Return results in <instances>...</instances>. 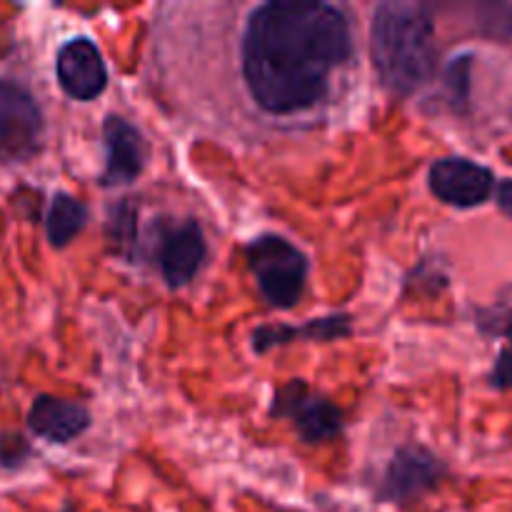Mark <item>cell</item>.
<instances>
[{
	"label": "cell",
	"mask_w": 512,
	"mask_h": 512,
	"mask_svg": "<svg viewBox=\"0 0 512 512\" xmlns=\"http://www.w3.org/2000/svg\"><path fill=\"white\" fill-rule=\"evenodd\" d=\"M353 58L350 23L328 3H265L250 13L240 70L250 98L278 118L310 113L328 100L333 78Z\"/></svg>",
	"instance_id": "obj_1"
},
{
	"label": "cell",
	"mask_w": 512,
	"mask_h": 512,
	"mask_svg": "<svg viewBox=\"0 0 512 512\" xmlns=\"http://www.w3.org/2000/svg\"><path fill=\"white\" fill-rule=\"evenodd\" d=\"M370 53L380 83L395 95L423 88L435 73L438 45L430 5L383 3L370 23Z\"/></svg>",
	"instance_id": "obj_2"
},
{
	"label": "cell",
	"mask_w": 512,
	"mask_h": 512,
	"mask_svg": "<svg viewBox=\"0 0 512 512\" xmlns=\"http://www.w3.org/2000/svg\"><path fill=\"white\" fill-rule=\"evenodd\" d=\"M248 265L260 295L273 308L288 310L303 298L308 258L280 235H260L248 245Z\"/></svg>",
	"instance_id": "obj_3"
},
{
	"label": "cell",
	"mask_w": 512,
	"mask_h": 512,
	"mask_svg": "<svg viewBox=\"0 0 512 512\" xmlns=\"http://www.w3.org/2000/svg\"><path fill=\"white\" fill-rule=\"evenodd\" d=\"M43 140V113L33 95L13 80H0V160L23 163Z\"/></svg>",
	"instance_id": "obj_4"
},
{
	"label": "cell",
	"mask_w": 512,
	"mask_h": 512,
	"mask_svg": "<svg viewBox=\"0 0 512 512\" xmlns=\"http://www.w3.org/2000/svg\"><path fill=\"white\" fill-rule=\"evenodd\" d=\"M273 418H285L295 425L305 443H325L343 430V413L325 395L315 393L303 380H290L278 388L270 408Z\"/></svg>",
	"instance_id": "obj_5"
},
{
	"label": "cell",
	"mask_w": 512,
	"mask_h": 512,
	"mask_svg": "<svg viewBox=\"0 0 512 512\" xmlns=\"http://www.w3.org/2000/svg\"><path fill=\"white\" fill-rule=\"evenodd\" d=\"M208 255L203 230L198 220H165L158 228V243H155V263L160 275L170 288H183L198 275Z\"/></svg>",
	"instance_id": "obj_6"
},
{
	"label": "cell",
	"mask_w": 512,
	"mask_h": 512,
	"mask_svg": "<svg viewBox=\"0 0 512 512\" xmlns=\"http://www.w3.org/2000/svg\"><path fill=\"white\" fill-rule=\"evenodd\" d=\"M430 190L455 208H475L493 193V173L473 160L445 158L430 168Z\"/></svg>",
	"instance_id": "obj_7"
},
{
	"label": "cell",
	"mask_w": 512,
	"mask_h": 512,
	"mask_svg": "<svg viewBox=\"0 0 512 512\" xmlns=\"http://www.w3.org/2000/svg\"><path fill=\"white\" fill-rule=\"evenodd\" d=\"M443 475V465L435 455L420 445H405L390 460L388 470L380 485V498L393 500V503H408L428 493Z\"/></svg>",
	"instance_id": "obj_8"
},
{
	"label": "cell",
	"mask_w": 512,
	"mask_h": 512,
	"mask_svg": "<svg viewBox=\"0 0 512 512\" xmlns=\"http://www.w3.org/2000/svg\"><path fill=\"white\" fill-rule=\"evenodd\" d=\"M55 73H58L60 88L75 100L98 98L108 85L103 55L88 38H75L60 48Z\"/></svg>",
	"instance_id": "obj_9"
},
{
	"label": "cell",
	"mask_w": 512,
	"mask_h": 512,
	"mask_svg": "<svg viewBox=\"0 0 512 512\" xmlns=\"http://www.w3.org/2000/svg\"><path fill=\"white\" fill-rule=\"evenodd\" d=\"M103 138L105 148H108V165H105L100 183L108 188L133 183L145 168L143 135L120 115H108L103 123Z\"/></svg>",
	"instance_id": "obj_10"
},
{
	"label": "cell",
	"mask_w": 512,
	"mask_h": 512,
	"mask_svg": "<svg viewBox=\"0 0 512 512\" xmlns=\"http://www.w3.org/2000/svg\"><path fill=\"white\" fill-rule=\"evenodd\" d=\"M28 425L35 435L50 443H70L90 428V413L75 400L40 395L30 408Z\"/></svg>",
	"instance_id": "obj_11"
},
{
	"label": "cell",
	"mask_w": 512,
	"mask_h": 512,
	"mask_svg": "<svg viewBox=\"0 0 512 512\" xmlns=\"http://www.w3.org/2000/svg\"><path fill=\"white\" fill-rule=\"evenodd\" d=\"M350 335V315H328V318L310 320L303 328H290V325H263L253 333V348L258 353L275 348V345L293 343V340L305 338V340H320V343H328V340H338Z\"/></svg>",
	"instance_id": "obj_12"
},
{
	"label": "cell",
	"mask_w": 512,
	"mask_h": 512,
	"mask_svg": "<svg viewBox=\"0 0 512 512\" xmlns=\"http://www.w3.org/2000/svg\"><path fill=\"white\" fill-rule=\"evenodd\" d=\"M85 223H88V208L80 200L70 198L65 193L55 195L53 203H50L48 218H45L48 240L55 248H65L85 228Z\"/></svg>",
	"instance_id": "obj_13"
},
{
	"label": "cell",
	"mask_w": 512,
	"mask_h": 512,
	"mask_svg": "<svg viewBox=\"0 0 512 512\" xmlns=\"http://www.w3.org/2000/svg\"><path fill=\"white\" fill-rule=\"evenodd\" d=\"M108 235L118 245V250H125L128 245L135 243V208L130 200H123V203L110 210Z\"/></svg>",
	"instance_id": "obj_14"
},
{
	"label": "cell",
	"mask_w": 512,
	"mask_h": 512,
	"mask_svg": "<svg viewBox=\"0 0 512 512\" xmlns=\"http://www.w3.org/2000/svg\"><path fill=\"white\" fill-rule=\"evenodd\" d=\"M490 383L498 390H510L512 388V345L500 353L498 363H495L493 373H490Z\"/></svg>",
	"instance_id": "obj_15"
},
{
	"label": "cell",
	"mask_w": 512,
	"mask_h": 512,
	"mask_svg": "<svg viewBox=\"0 0 512 512\" xmlns=\"http://www.w3.org/2000/svg\"><path fill=\"white\" fill-rule=\"evenodd\" d=\"M498 205L505 215L512 218V180H503L498 185Z\"/></svg>",
	"instance_id": "obj_16"
},
{
	"label": "cell",
	"mask_w": 512,
	"mask_h": 512,
	"mask_svg": "<svg viewBox=\"0 0 512 512\" xmlns=\"http://www.w3.org/2000/svg\"><path fill=\"white\" fill-rule=\"evenodd\" d=\"M495 333H503V335H508V338H512V310L508 315H505L503 320H500L498 325H495Z\"/></svg>",
	"instance_id": "obj_17"
}]
</instances>
